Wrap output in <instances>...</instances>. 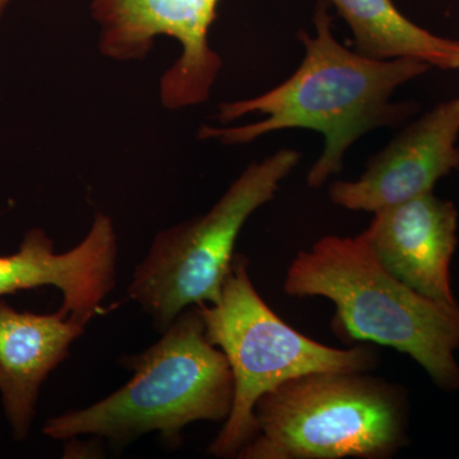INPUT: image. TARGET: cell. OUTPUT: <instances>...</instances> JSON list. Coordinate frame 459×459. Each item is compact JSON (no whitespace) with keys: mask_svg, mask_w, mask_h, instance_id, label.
Segmentation results:
<instances>
[{"mask_svg":"<svg viewBox=\"0 0 459 459\" xmlns=\"http://www.w3.org/2000/svg\"><path fill=\"white\" fill-rule=\"evenodd\" d=\"M84 327L86 323L62 309L20 312L0 300V395L14 439L29 437L42 385Z\"/></svg>","mask_w":459,"mask_h":459,"instance_id":"cell-11","label":"cell"},{"mask_svg":"<svg viewBox=\"0 0 459 459\" xmlns=\"http://www.w3.org/2000/svg\"><path fill=\"white\" fill-rule=\"evenodd\" d=\"M238 459H389L407 444L400 385L367 373H313L262 395Z\"/></svg>","mask_w":459,"mask_h":459,"instance_id":"cell-4","label":"cell"},{"mask_svg":"<svg viewBox=\"0 0 459 459\" xmlns=\"http://www.w3.org/2000/svg\"><path fill=\"white\" fill-rule=\"evenodd\" d=\"M459 98L435 107L403 129L353 181H334L329 198L350 211L377 212L433 192L459 171Z\"/></svg>","mask_w":459,"mask_h":459,"instance_id":"cell-8","label":"cell"},{"mask_svg":"<svg viewBox=\"0 0 459 459\" xmlns=\"http://www.w3.org/2000/svg\"><path fill=\"white\" fill-rule=\"evenodd\" d=\"M162 333L150 349L123 361L133 371L126 385L86 409L48 420L44 434L57 440L93 435L122 446L156 431L178 446L193 422H225L234 377L226 356L208 340L197 305Z\"/></svg>","mask_w":459,"mask_h":459,"instance_id":"cell-3","label":"cell"},{"mask_svg":"<svg viewBox=\"0 0 459 459\" xmlns=\"http://www.w3.org/2000/svg\"><path fill=\"white\" fill-rule=\"evenodd\" d=\"M246 255H235L214 304L197 305L205 334L228 359L234 402L228 420L208 446L220 458H237L256 434L255 409L262 395L294 377L313 373H368L377 353L367 344L334 349L281 319L258 294Z\"/></svg>","mask_w":459,"mask_h":459,"instance_id":"cell-5","label":"cell"},{"mask_svg":"<svg viewBox=\"0 0 459 459\" xmlns=\"http://www.w3.org/2000/svg\"><path fill=\"white\" fill-rule=\"evenodd\" d=\"M349 23L356 53L374 60L415 59L459 69V41L440 38L403 16L394 0H328Z\"/></svg>","mask_w":459,"mask_h":459,"instance_id":"cell-12","label":"cell"},{"mask_svg":"<svg viewBox=\"0 0 459 459\" xmlns=\"http://www.w3.org/2000/svg\"><path fill=\"white\" fill-rule=\"evenodd\" d=\"M300 160L298 151L285 148L247 166L207 213L156 235L128 295L157 329L164 332L186 307L219 301L241 229Z\"/></svg>","mask_w":459,"mask_h":459,"instance_id":"cell-6","label":"cell"},{"mask_svg":"<svg viewBox=\"0 0 459 459\" xmlns=\"http://www.w3.org/2000/svg\"><path fill=\"white\" fill-rule=\"evenodd\" d=\"M314 27L316 36L298 33L305 54L291 77L256 98L220 105L214 117L231 123L258 113L264 119L247 126H204L198 135L238 146L285 129L322 133L325 150L307 178V186L318 189L342 170L344 153L361 135L397 126L412 113L415 105L391 102L392 95L431 66L415 59H369L347 49L332 33L325 2L316 5Z\"/></svg>","mask_w":459,"mask_h":459,"instance_id":"cell-1","label":"cell"},{"mask_svg":"<svg viewBox=\"0 0 459 459\" xmlns=\"http://www.w3.org/2000/svg\"><path fill=\"white\" fill-rule=\"evenodd\" d=\"M117 255V234L107 214H96L86 238L59 255L44 230L31 229L16 253L0 255V296L54 286L63 292L60 309L87 325L113 291Z\"/></svg>","mask_w":459,"mask_h":459,"instance_id":"cell-9","label":"cell"},{"mask_svg":"<svg viewBox=\"0 0 459 459\" xmlns=\"http://www.w3.org/2000/svg\"><path fill=\"white\" fill-rule=\"evenodd\" d=\"M283 290L294 298L328 299L336 307L338 336L391 347L418 362L440 388H459V304L427 298L395 279L361 234L325 237L299 253Z\"/></svg>","mask_w":459,"mask_h":459,"instance_id":"cell-2","label":"cell"},{"mask_svg":"<svg viewBox=\"0 0 459 459\" xmlns=\"http://www.w3.org/2000/svg\"><path fill=\"white\" fill-rule=\"evenodd\" d=\"M12 0H0V18L3 17V14H4L5 9H7L9 3H11Z\"/></svg>","mask_w":459,"mask_h":459,"instance_id":"cell-13","label":"cell"},{"mask_svg":"<svg viewBox=\"0 0 459 459\" xmlns=\"http://www.w3.org/2000/svg\"><path fill=\"white\" fill-rule=\"evenodd\" d=\"M220 0H90L99 49L117 60H142L159 36L180 45V56L160 81V99L170 110L207 101L222 66L208 33Z\"/></svg>","mask_w":459,"mask_h":459,"instance_id":"cell-7","label":"cell"},{"mask_svg":"<svg viewBox=\"0 0 459 459\" xmlns=\"http://www.w3.org/2000/svg\"><path fill=\"white\" fill-rule=\"evenodd\" d=\"M457 226L455 204L430 192L377 211L361 235L395 279L427 298L455 304L451 264Z\"/></svg>","mask_w":459,"mask_h":459,"instance_id":"cell-10","label":"cell"}]
</instances>
